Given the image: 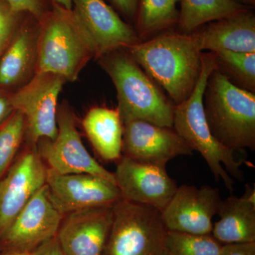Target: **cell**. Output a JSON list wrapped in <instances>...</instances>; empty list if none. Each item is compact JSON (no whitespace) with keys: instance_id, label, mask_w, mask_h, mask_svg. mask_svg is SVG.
Segmentation results:
<instances>
[{"instance_id":"6da1fadb","label":"cell","mask_w":255,"mask_h":255,"mask_svg":"<svg viewBox=\"0 0 255 255\" xmlns=\"http://www.w3.org/2000/svg\"><path fill=\"white\" fill-rule=\"evenodd\" d=\"M126 50L174 105L190 97L202 70L203 51L192 33L168 30Z\"/></svg>"},{"instance_id":"7a4b0ae2","label":"cell","mask_w":255,"mask_h":255,"mask_svg":"<svg viewBox=\"0 0 255 255\" xmlns=\"http://www.w3.org/2000/svg\"><path fill=\"white\" fill-rule=\"evenodd\" d=\"M97 60L117 90V109L123 124L144 121L159 127L173 128L175 105L127 50H113Z\"/></svg>"},{"instance_id":"3957f363","label":"cell","mask_w":255,"mask_h":255,"mask_svg":"<svg viewBox=\"0 0 255 255\" xmlns=\"http://www.w3.org/2000/svg\"><path fill=\"white\" fill-rule=\"evenodd\" d=\"M216 66L214 52L202 53V70L199 81L190 97L180 105L175 106L173 128L205 159L216 181L223 180L226 189L233 191L236 178L244 180L241 161L235 156V151L220 143L210 131L204 111V90L211 72Z\"/></svg>"},{"instance_id":"277c9868","label":"cell","mask_w":255,"mask_h":255,"mask_svg":"<svg viewBox=\"0 0 255 255\" xmlns=\"http://www.w3.org/2000/svg\"><path fill=\"white\" fill-rule=\"evenodd\" d=\"M39 21L38 73L75 82L87 64L97 58L93 43L72 9L53 2Z\"/></svg>"},{"instance_id":"5b68a950","label":"cell","mask_w":255,"mask_h":255,"mask_svg":"<svg viewBox=\"0 0 255 255\" xmlns=\"http://www.w3.org/2000/svg\"><path fill=\"white\" fill-rule=\"evenodd\" d=\"M204 111L215 138L236 152L255 149V94L235 86L214 69L204 90Z\"/></svg>"},{"instance_id":"8992f818","label":"cell","mask_w":255,"mask_h":255,"mask_svg":"<svg viewBox=\"0 0 255 255\" xmlns=\"http://www.w3.org/2000/svg\"><path fill=\"white\" fill-rule=\"evenodd\" d=\"M167 233L160 211L122 199L102 255H166Z\"/></svg>"},{"instance_id":"52a82bcc","label":"cell","mask_w":255,"mask_h":255,"mask_svg":"<svg viewBox=\"0 0 255 255\" xmlns=\"http://www.w3.org/2000/svg\"><path fill=\"white\" fill-rule=\"evenodd\" d=\"M58 133L54 140L43 137L36 144L38 155L58 173H86L117 184L113 172L105 169L87 150L78 129L77 117L67 102L57 110Z\"/></svg>"},{"instance_id":"ba28073f","label":"cell","mask_w":255,"mask_h":255,"mask_svg":"<svg viewBox=\"0 0 255 255\" xmlns=\"http://www.w3.org/2000/svg\"><path fill=\"white\" fill-rule=\"evenodd\" d=\"M65 79L50 73H38L11 95L15 111L25 119V143L36 145L43 137L54 140L58 133V100Z\"/></svg>"},{"instance_id":"9c48e42d","label":"cell","mask_w":255,"mask_h":255,"mask_svg":"<svg viewBox=\"0 0 255 255\" xmlns=\"http://www.w3.org/2000/svg\"><path fill=\"white\" fill-rule=\"evenodd\" d=\"M50 200L60 214L112 206L122 199L117 184L93 174L58 173L46 167Z\"/></svg>"},{"instance_id":"30bf717a","label":"cell","mask_w":255,"mask_h":255,"mask_svg":"<svg viewBox=\"0 0 255 255\" xmlns=\"http://www.w3.org/2000/svg\"><path fill=\"white\" fill-rule=\"evenodd\" d=\"M46 167L36 145L25 143V148L0 179V237L46 184Z\"/></svg>"},{"instance_id":"8fae6325","label":"cell","mask_w":255,"mask_h":255,"mask_svg":"<svg viewBox=\"0 0 255 255\" xmlns=\"http://www.w3.org/2000/svg\"><path fill=\"white\" fill-rule=\"evenodd\" d=\"M63 217L50 200L45 184L1 235L0 251L33 252L56 236Z\"/></svg>"},{"instance_id":"7c38bea8","label":"cell","mask_w":255,"mask_h":255,"mask_svg":"<svg viewBox=\"0 0 255 255\" xmlns=\"http://www.w3.org/2000/svg\"><path fill=\"white\" fill-rule=\"evenodd\" d=\"M194 150L173 128L159 127L144 121L124 124L122 155L141 163L165 167L178 156Z\"/></svg>"},{"instance_id":"4fadbf2b","label":"cell","mask_w":255,"mask_h":255,"mask_svg":"<svg viewBox=\"0 0 255 255\" xmlns=\"http://www.w3.org/2000/svg\"><path fill=\"white\" fill-rule=\"evenodd\" d=\"M122 199L150 206L161 213L177 189L165 167L141 163L122 155L114 173Z\"/></svg>"},{"instance_id":"5bb4252c","label":"cell","mask_w":255,"mask_h":255,"mask_svg":"<svg viewBox=\"0 0 255 255\" xmlns=\"http://www.w3.org/2000/svg\"><path fill=\"white\" fill-rule=\"evenodd\" d=\"M219 190L211 186L197 188L184 184L178 187L162 211V219L168 231L191 235H211L213 218L221 202Z\"/></svg>"},{"instance_id":"9a60e30c","label":"cell","mask_w":255,"mask_h":255,"mask_svg":"<svg viewBox=\"0 0 255 255\" xmlns=\"http://www.w3.org/2000/svg\"><path fill=\"white\" fill-rule=\"evenodd\" d=\"M72 10L90 39L97 58L141 42L133 26L105 0H72Z\"/></svg>"},{"instance_id":"2e32d148","label":"cell","mask_w":255,"mask_h":255,"mask_svg":"<svg viewBox=\"0 0 255 255\" xmlns=\"http://www.w3.org/2000/svg\"><path fill=\"white\" fill-rule=\"evenodd\" d=\"M113 206L63 216L56 238L64 255H102L113 222Z\"/></svg>"},{"instance_id":"e0dca14e","label":"cell","mask_w":255,"mask_h":255,"mask_svg":"<svg viewBox=\"0 0 255 255\" xmlns=\"http://www.w3.org/2000/svg\"><path fill=\"white\" fill-rule=\"evenodd\" d=\"M39 21L25 13L0 60V89L14 92L24 86L37 71Z\"/></svg>"},{"instance_id":"ac0fdd59","label":"cell","mask_w":255,"mask_h":255,"mask_svg":"<svg viewBox=\"0 0 255 255\" xmlns=\"http://www.w3.org/2000/svg\"><path fill=\"white\" fill-rule=\"evenodd\" d=\"M192 33L202 51L255 53V14L253 9L206 23Z\"/></svg>"},{"instance_id":"d6986e66","label":"cell","mask_w":255,"mask_h":255,"mask_svg":"<svg viewBox=\"0 0 255 255\" xmlns=\"http://www.w3.org/2000/svg\"><path fill=\"white\" fill-rule=\"evenodd\" d=\"M211 236L221 245L255 242V191L248 187L242 197L221 201Z\"/></svg>"},{"instance_id":"ffe728a7","label":"cell","mask_w":255,"mask_h":255,"mask_svg":"<svg viewBox=\"0 0 255 255\" xmlns=\"http://www.w3.org/2000/svg\"><path fill=\"white\" fill-rule=\"evenodd\" d=\"M96 152L106 161H118L122 156L124 124L117 109L92 107L82 122Z\"/></svg>"},{"instance_id":"44dd1931","label":"cell","mask_w":255,"mask_h":255,"mask_svg":"<svg viewBox=\"0 0 255 255\" xmlns=\"http://www.w3.org/2000/svg\"><path fill=\"white\" fill-rule=\"evenodd\" d=\"M251 8L231 0H180L177 27L182 33H192L206 23Z\"/></svg>"},{"instance_id":"7402d4cb","label":"cell","mask_w":255,"mask_h":255,"mask_svg":"<svg viewBox=\"0 0 255 255\" xmlns=\"http://www.w3.org/2000/svg\"><path fill=\"white\" fill-rule=\"evenodd\" d=\"M179 3L180 0H138L134 28L141 41L177 27Z\"/></svg>"},{"instance_id":"603a6c76","label":"cell","mask_w":255,"mask_h":255,"mask_svg":"<svg viewBox=\"0 0 255 255\" xmlns=\"http://www.w3.org/2000/svg\"><path fill=\"white\" fill-rule=\"evenodd\" d=\"M215 69L233 85L255 94V53L216 52Z\"/></svg>"},{"instance_id":"cb8c5ba5","label":"cell","mask_w":255,"mask_h":255,"mask_svg":"<svg viewBox=\"0 0 255 255\" xmlns=\"http://www.w3.org/2000/svg\"><path fill=\"white\" fill-rule=\"evenodd\" d=\"M221 245L211 235L167 231L166 255H219Z\"/></svg>"},{"instance_id":"d4e9b609","label":"cell","mask_w":255,"mask_h":255,"mask_svg":"<svg viewBox=\"0 0 255 255\" xmlns=\"http://www.w3.org/2000/svg\"><path fill=\"white\" fill-rule=\"evenodd\" d=\"M25 127L22 114L14 111L0 128V179L7 172L24 142Z\"/></svg>"},{"instance_id":"484cf974","label":"cell","mask_w":255,"mask_h":255,"mask_svg":"<svg viewBox=\"0 0 255 255\" xmlns=\"http://www.w3.org/2000/svg\"><path fill=\"white\" fill-rule=\"evenodd\" d=\"M25 13L13 9L5 0H0V60Z\"/></svg>"},{"instance_id":"4316f807","label":"cell","mask_w":255,"mask_h":255,"mask_svg":"<svg viewBox=\"0 0 255 255\" xmlns=\"http://www.w3.org/2000/svg\"><path fill=\"white\" fill-rule=\"evenodd\" d=\"M16 11L26 12L40 21L51 9L52 0H5Z\"/></svg>"},{"instance_id":"83f0119b","label":"cell","mask_w":255,"mask_h":255,"mask_svg":"<svg viewBox=\"0 0 255 255\" xmlns=\"http://www.w3.org/2000/svg\"><path fill=\"white\" fill-rule=\"evenodd\" d=\"M124 21L134 26L136 21L138 0H108Z\"/></svg>"},{"instance_id":"f1b7e54d","label":"cell","mask_w":255,"mask_h":255,"mask_svg":"<svg viewBox=\"0 0 255 255\" xmlns=\"http://www.w3.org/2000/svg\"><path fill=\"white\" fill-rule=\"evenodd\" d=\"M219 255H255V242L223 245Z\"/></svg>"},{"instance_id":"f546056e","label":"cell","mask_w":255,"mask_h":255,"mask_svg":"<svg viewBox=\"0 0 255 255\" xmlns=\"http://www.w3.org/2000/svg\"><path fill=\"white\" fill-rule=\"evenodd\" d=\"M11 95L12 92L0 89V128L6 123L14 112Z\"/></svg>"},{"instance_id":"4dcf8cb0","label":"cell","mask_w":255,"mask_h":255,"mask_svg":"<svg viewBox=\"0 0 255 255\" xmlns=\"http://www.w3.org/2000/svg\"><path fill=\"white\" fill-rule=\"evenodd\" d=\"M32 255H64L56 236L48 240L32 252Z\"/></svg>"},{"instance_id":"1f68e13d","label":"cell","mask_w":255,"mask_h":255,"mask_svg":"<svg viewBox=\"0 0 255 255\" xmlns=\"http://www.w3.org/2000/svg\"><path fill=\"white\" fill-rule=\"evenodd\" d=\"M52 2L60 5L68 9L73 8V1L72 0H52Z\"/></svg>"},{"instance_id":"d6a6232c","label":"cell","mask_w":255,"mask_h":255,"mask_svg":"<svg viewBox=\"0 0 255 255\" xmlns=\"http://www.w3.org/2000/svg\"><path fill=\"white\" fill-rule=\"evenodd\" d=\"M238 4L243 5V6H248L251 9H254L255 7V0H231Z\"/></svg>"},{"instance_id":"836d02e7","label":"cell","mask_w":255,"mask_h":255,"mask_svg":"<svg viewBox=\"0 0 255 255\" xmlns=\"http://www.w3.org/2000/svg\"><path fill=\"white\" fill-rule=\"evenodd\" d=\"M1 255H32V252L5 251Z\"/></svg>"}]
</instances>
